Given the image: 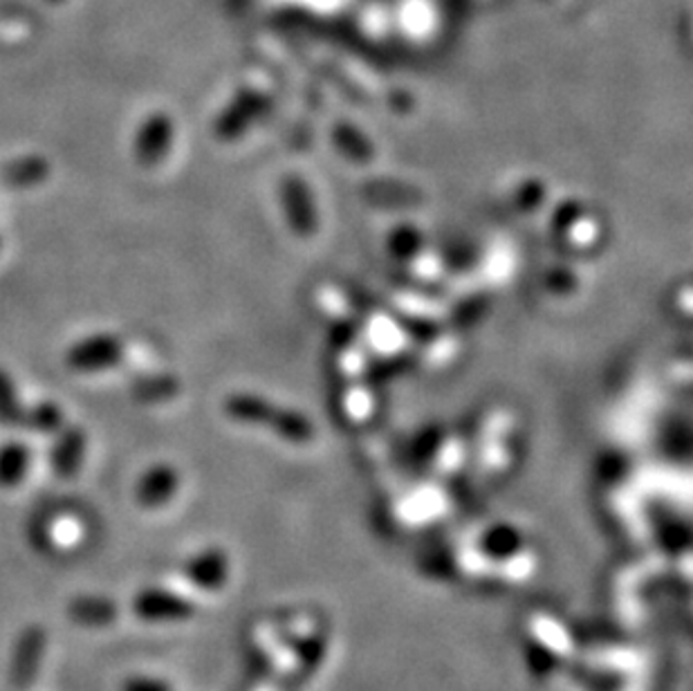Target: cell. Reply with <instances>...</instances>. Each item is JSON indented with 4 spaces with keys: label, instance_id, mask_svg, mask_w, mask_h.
I'll return each instance as SVG.
<instances>
[{
    "label": "cell",
    "instance_id": "8992f818",
    "mask_svg": "<svg viewBox=\"0 0 693 691\" xmlns=\"http://www.w3.org/2000/svg\"><path fill=\"white\" fill-rule=\"evenodd\" d=\"M178 490V474L168 465L148 468L138 481L135 498L142 507H162Z\"/></svg>",
    "mask_w": 693,
    "mask_h": 691
},
{
    "label": "cell",
    "instance_id": "5b68a950",
    "mask_svg": "<svg viewBox=\"0 0 693 691\" xmlns=\"http://www.w3.org/2000/svg\"><path fill=\"white\" fill-rule=\"evenodd\" d=\"M135 615L148 622H166V619H183L191 615L189 602L178 597L176 593L160 591V589H148L142 591L135 602H133Z\"/></svg>",
    "mask_w": 693,
    "mask_h": 691
},
{
    "label": "cell",
    "instance_id": "9c48e42d",
    "mask_svg": "<svg viewBox=\"0 0 693 691\" xmlns=\"http://www.w3.org/2000/svg\"><path fill=\"white\" fill-rule=\"evenodd\" d=\"M70 617L84 626H106L118 617V606L108 597H77L70 604Z\"/></svg>",
    "mask_w": 693,
    "mask_h": 691
},
{
    "label": "cell",
    "instance_id": "4fadbf2b",
    "mask_svg": "<svg viewBox=\"0 0 693 691\" xmlns=\"http://www.w3.org/2000/svg\"><path fill=\"white\" fill-rule=\"evenodd\" d=\"M168 388H170L168 380L144 377V380L133 384V395L138 399H144V402H155V399H162L164 395H168Z\"/></svg>",
    "mask_w": 693,
    "mask_h": 691
},
{
    "label": "cell",
    "instance_id": "7c38bea8",
    "mask_svg": "<svg viewBox=\"0 0 693 691\" xmlns=\"http://www.w3.org/2000/svg\"><path fill=\"white\" fill-rule=\"evenodd\" d=\"M189 580L202 589H213L222 580V557L216 552H205L189 563Z\"/></svg>",
    "mask_w": 693,
    "mask_h": 691
},
{
    "label": "cell",
    "instance_id": "ba28073f",
    "mask_svg": "<svg viewBox=\"0 0 693 691\" xmlns=\"http://www.w3.org/2000/svg\"><path fill=\"white\" fill-rule=\"evenodd\" d=\"M32 463V451L21 440H8L0 445V487H16Z\"/></svg>",
    "mask_w": 693,
    "mask_h": 691
},
{
    "label": "cell",
    "instance_id": "5bb4252c",
    "mask_svg": "<svg viewBox=\"0 0 693 691\" xmlns=\"http://www.w3.org/2000/svg\"><path fill=\"white\" fill-rule=\"evenodd\" d=\"M122 691H170L164 680L148 678V676H133L124 682Z\"/></svg>",
    "mask_w": 693,
    "mask_h": 691
},
{
    "label": "cell",
    "instance_id": "6da1fadb",
    "mask_svg": "<svg viewBox=\"0 0 693 691\" xmlns=\"http://www.w3.org/2000/svg\"><path fill=\"white\" fill-rule=\"evenodd\" d=\"M124 355V343L110 332H95L75 341L68 353L66 364L77 373H99L118 366Z\"/></svg>",
    "mask_w": 693,
    "mask_h": 691
},
{
    "label": "cell",
    "instance_id": "3957f363",
    "mask_svg": "<svg viewBox=\"0 0 693 691\" xmlns=\"http://www.w3.org/2000/svg\"><path fill=\"white\" fill-rule=\"evenodd\" d=\"M168 142H170V122L166 114L162 112L148 114V118L140 124L133 140V155L138 164L146 168L155 166L164 157Z\"/></svg>",
    "mask_w": 693,
    "mask_h": 691
},
{
    "label": "cell",
    "instance_id": "8fae6325",
    "mask_svg": "<svg viewBox=\"0 0 693 691\" xmlns=\"http://www.w3.org/2000/svg\"><path fill=\"white\" fill-rule=\"evenodd\" d=\"M23 425L41 436L56 434L64 427V412L56 402H38L23 414Z\"/></svg>",
    "mask_w": 693,
    "mask_h": 691
},
{
    "label": "cell",
    "instance_id": "30bf717a",
    "mask_svg": "<svg viewBox=\"0 0 693 691\" xmlns=\"http://www.w3.org/2000/svg\"><path fill=\"white\" fill-rule=\"evenodd\" d=\"M23 414L25 409L12 375L6 369H0V425L19 427L23 425Z\"/></svg>",
    "mask_w": 693,
    "mask_h": 691
},
{
    "label": "cell",
    "instance_id": "277c9868",
    "mask_svg": "<svg viewBox=\"0 0 693 691\" xmlns=\"http://www.w3.org/2000/svg\"><path fill=\"white\" fill-rule=\"evenodd\" d=\"M43 647H45V633L38 626L25 628L16 645L14 654V667H12V684L23 691L32 684L34 676L38 673V665L43 658Z\"/></svg>",
    "mask_w": 693,
    "mask_h": 691
},
{
    "label": "cell",
    "instance_id": "7a4b0ae2",
    "mask_svg": "<svg viewBox=\"0 0 693 691\" xmlns=\"http://www.w3.org/2000/svg\"><path fill=\"white\" fill-rule=\"evenodd\" d=\"M86 445H88L86 431L77 425H68L56 431V440L50 453V465L54 474L59 479L77 476L86 456Z\"/></svg>",
    "mask_w": 693,
    "mask_h": 691
},
{
    "label": "cell",
    "instance_id": "52a82bcc",
    "mask_svg": "<svg viewBox=\"0 0 693 691\" xmlns=\"http://www.w3.org/2000/svg\"><path fill=\"white\" fill-rule=\"evenodd\" d=\"M50 176V164L41 155H23L0 168V180L10 189H30Z\"/></svg>",
    "mask_w": 693,
    "mask_h": 691
}]
</instances>
